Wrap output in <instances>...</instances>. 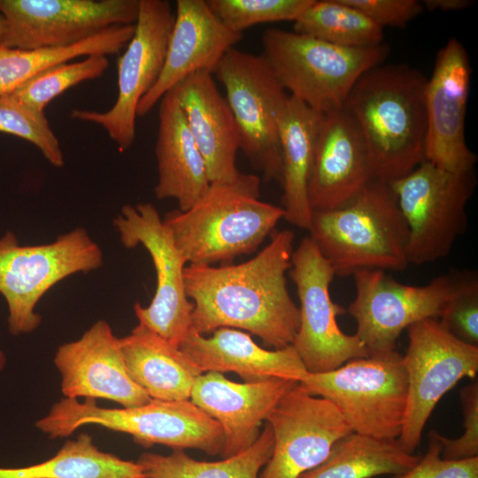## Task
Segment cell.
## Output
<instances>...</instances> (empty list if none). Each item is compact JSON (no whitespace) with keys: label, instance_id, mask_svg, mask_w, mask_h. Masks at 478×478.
Here are the masks:
<instances>
[{"label":"cell","instance_id":"cell-1","mask_svg":"<svg viewBox=\"0 0 478 478\" xmlns=\"http://www.w3.org/2000/svg\"><path fill=\"white\" fill-rule=\"evenodd\" d=\"M294 233L273 232L269 243L240 264L188 265L185 288L193 303L192 330L204 335L220 328L246 330L274 350L292 344L300 313L286 274L291 267Z\"/></svg>","mask_w":478,"mask_h":478},{"label":"cell","instance_id":"cell-2","mask_svg":"<svg viewBox=\"0 0 478 478\" xmlns=\"http://www.w3.org/2000/svg\"><path fill=\"white\" fill-rule=\"evenodd\" d=\"M427 80L407 65L380 64L351 89L344 107L361 131L376 179L391 182L425 160Z\"/></svg>","mask_w":478,"mask_h":478},{"label":"cell","instance_id":"cell-3","mask_svg":"<svg viewBox=\"0 0 478 478\" xmlns=\"http://www.w3.org/2000/svg\"><path fill=\"white\" fill-rule=\"evenodd\" d=\"M260 178L243 173L232 182H211L186 211L163 219L188 265L212 266L255 251L277 223L282 207L260 200Z\"/></svg>","mask_w":478,"mask_h":478},{"label":"cell","instance_id":"cell-4","mask_svg":"<svg viewBox=\"0 0 478 478\" xmlns=\"http://www.w3.org/2000/svg\"><path fill=\"white\" fill-rule=\"evenodd\" d=\"M308 231L337 276L410 265L408 227L389 182L382 180L374 179L341 207L312 212Z\"/></svg>","mask_w":478,"mask_h":478},{"label":"cell","instance_id":"cell-5","mask_svg":"<svg viewBox=\"0 0 478 478\" xmlns=\"http://www.w3.org/2000/svg\"><path fill=\"white\" fill-rule=\"evenodd\" d=\"M95 424L128 434L146 447L156 443L173 450L197 449L220 455L223 432L220 423L189 400L151 399L135 407L104 408L96 399L63 397L35 426L50 438L71 436L80 427Z\"/></svg>","mask_w":478,"mask_h":478},{"label":"cell","instance_id":"cell-6","mask_svg":"<svg viewBox=\"0 0 478 478\" xmlns=\"http://www.w3.org/2000/svg\"><path fill=\"white\" fill-rule=\"evenodd\" d=\"M262 46L289 95L320 114L343 108L357 81L389 53L384 44L345 47L280 28L266 29Z\"/></svg>","mask_w":478,"mask_h":478},{"label":"cell","instance_id":"cell-7","mask_svg":"<svg viewBox=\"0 0 478 478\" xmlns=\"http://www.w3.org/2000/svg\"><path fill=\"white\" fill-rule=\"evenodd\" d=\"M308 394L331 401L353 432L398 439L407 404V374L397 351L353 358L298 382Z\"/></svg>","mask_w":478,"mask_h":478},{"label":"cell","instance_id":"cell-8","mask_svg":"<svg viewBox=\"0 0 478 478\" xmlns=\"http://www.w3.org/2000/svg\"><path fill=\"white\" fill-rule=\"evenodd\" d=\"M103 264V251L82 227L54 242L21 245L12 232L0 237V294L8 306V329L13 335L28 334L41 324L35 312L42 296L55 284Z\"/></svg>","mask_w":478,"mask_h":478},{"label":"cell","instance_id":"cell-9","mask_svg":"<svg viewBox=\"0 0 478 478\" xmlns=\"http://www.w3.org/2000/svg\"><path fill=\"white\" fill-rule=\"evenodd\" d=\"M473 271L451 270L426 285L400 283L380 269L356 271V295L347 312L368 356L393 352L404 329L426 319L438 320Z\"/></svg>","mask_w":478,"mask_h":478},{"label":"cell","instance_id":"cell-10","mask_svg":"<svg viewBox=\"0 0 478 478\" xmlns=\"http://www.w3.org/2000/svg\"><path fill=\"white\" fill-rule=\"evenodd\" d=\"M389 184L408 227L409 264L447 256L466 228V205L476 185L474 169L451 172L424 160Z\"/></svg>","mask_w":478,"mask_h":478},{"label":"cell","instance_id":"cell-11","mask_svg":"<svg viewBox=\"0 0 478 478\" xmlns=\"http://www.w3.org/2000/svg\"><path fill=\"white\" fill-rule=\"evenodd\" d=\"M212 73L225 89L240 150L265 181L281 183L279 118L289 95L263 55L232 48Z\"/></svg>","mask_w":478,"mask_h":478},{"label":"cell","instance_id":"cell-12","mask_svg":"<svg viewBox=\"0 0 478 478\" xmlns=\"http://www.w3.org/2000/svg\"><path fill=\"white\" fill-rule=\"evenodd\" d=\"M113 225L126 248L142 245L147 250L156 271V291L150 305L134 306L139 324L180 348L192 330L194 308L185 288L186 259L150 203L124 205Z\"/></svg>","mask_w":478,"mask_h":478},{"label":"cell","instance_id":"cell-13","mask_svg":"<svg viewBox=\"0 0 478 478\" xmlns=\"http://www.w3.org/2000/svg\"><path fill=\"white\" fill-rule=\"evenodd\" d=\"M289 270L300 303L299 327L291 345L307 373L329 372L353 358L367 357L359 338L343 333L337 324V315L346 310L330 297L335 274L310 236L293 251Z\"/></svg>","mask_w":478,"mask_h":478},{"label":"cell","instance_id":"cell-14","mask_svg":"<svg viewBox=\"0 0 478 478\" xmlns=\"http://www.w3.org/2000/svg\"><path fill=\"white\" fill-rule=\"evenodd\" d=\"M408 347L402 355L407 374V404L398 442L412 454L439 400L464 377L478 373V346L446 331L436 319L407 328Z\"/></svg>","mask_w":478,"mask_h":478},{"label":"cell","instance_id":"cell-15","mask_svg":"<svg viewBox=\"0 0 478 478\" xmlns=\"http://www.w3.org/2000/svg\"><path fill=\"white\" fill-rule=\"evenodd\" d=\"M174 12L166 0H139L135 32L118 61V96L105 112L74 109L73 120L101 126L120 152L135 138L137 106L164 66Z\"/></svg>","mask_w":478,"mask_h":478},{"label":"cell","instance_id":"cell-16","mask_svg":"<svg viewBox=\"0 0 478 478\" xmlns=\"http://www.w3.org/2000/svg\"><path fill=\"white\" fill-rule=\"evenodd\" d=\"M139 0H0L6 28L0 46L65 48L108 27L134 24Z\"/></svg>","mask_w":478,"mask_h":478},{"label":"cell","instance_id":"cell-17","mask_svg":"<svg viewBox=\"0 0 478 478\" xmlns=\"http://www.w3.org/2000/svg\"><path fill=\"white\" fill-rule=\"evenodd\" d=\"M266 421L273 431L274 449L258 478H298L320 466L334 444L352 432L331 401L308 394L298 382Z\"/></svg>","mask_w":478,"mask_h":478},{"label":"cell","instance_id":"cell-18","mask_svg":"<svg viewBox=\"0 0 478 478\" xmlns=\"http://www.w3.org/2000/svg\"><path fill=\"white\" fill-rule=\"evenodd\" d=\"M471 66L462 42L450 38L437 52L425 89V160L451 172L474 169L477 157L466 142L465 120Z\"/></svg>","mask_w":478,"mask_h":478},{"label":"cell","instance_id":"cell-19","mask_svg":"<svg viewBox=\"0 0 478 478\" xmlns=\"http://www.w3.org/2000/svg\"><path fill=\"white\" fill-rule=\"evenodd\" d=\"M54 364L64 397L104 398L135 407L152 398L129 376L119 338L105 320L94 323L79 339L60 345Z\"/></svg>","mask_w":478,"mask_h":478},{"label":"cell","instance_id":"cell-20","mask_svg":"<svg viewBox=\"0 0 478 478\" xmlns=\"http://www.w3.org/2000/svg\"><path fill=\"white\" fill-rule=\"evenodd\" d=\"M374 179L363 135L351 112L343 106L321 114L308 183L312 211L343 206Z\"/></svg>","mask_w":478,"mask_h":478},{"label":"cell","instance_id":"cell-21","mask_svg":"<svg viewBox=\"0 0 478 478\" xmlns=\"http://www.w3.org/2000/svg\"><path fill=\"white\" fill-rule=\"evenodd\" d=\"M243 38L227 28L206 0H177L161 73L137 106L144 116L174 86L201 71L213 73L224 55Z\"/></svg>","mask_w":478,"mask_h":478},{"label":"cell","instance_id":"cell-22","mask_svg":"<svg viewBox=\"0 0 478 478\" xmlns=\"http://www.w3.org/2000/svg\"><path fill=\"white\" fill-rule=\"evenodd\" d=\"M297 382L272 378L237 383L220 373L200 374L189 400L217 420L223 432L222 459L241 453L260 435L262 422Z\"/></svg>","mask_w":478,"mask_h":478},{"label":"cell","instance_id":"cell-23","mask_svg":"<svg viewBox=\"0 0 478 478\" xmlns=\"http://www.w3.org/2000/svg\"><path fill=\"white\" fill-rule=\"evenodd\" d=\"M188 127L204 160L211 182H232L242 173L235 165L239 133L212 73H195L173 88Z\"/></svg>","mask_w":478,"mask_h":478},{"label":"cell","instance_id":"cell-24","mask_svg":"<svg viewBox=\"0 0 478 478\" xmlns=\"http://www.w3.org/2000/svg\"><path fill=\"white\" fill-rule=\"evenodd\" d=\"M181 351L202 372H234L245 382L272 378L303 381L308 374L292 345L269 351L258 345L250 334L220 328L209 337L193 330Z\"/></svg>","mask_w":478,"mask_h":478},{"label":"cell","instance_id":"cell-25","mask_svg":"<svg viewBox=\"0 0 478 478\" xmlns=\"http://www.w3.org/2000/svg\"><path fill=\"white\" fill-rule=\"evenodd\" d=\"M155 154L156 197L174 199L179 210H188L204 196L211 181L173 89L160 100Z\"/></svg>","mask_w":478,"mask_h":478},{"label":"cell","instance_id":"cell-26","mask_svg":"<svg viewBox=\"0 0 478 478\" xmlns=\"http://www.w3.org/2000/svg\"><path fill=\"white\" fill-rule=\"evenodd\" d=\"M119 341L129 376L150 398H190L192 387L202 372L180 348L140 324Z\"/></svg>","mask_w":478,"mask_h":478},{"label":"cell","instance_id":"cell-27","mask_svg":"<svg viewBox=\"0 0 478 478\" xmlns=\"http://www.w3.org/2000/svg\"><path fill=\"white\" fill-rule=\"evenodd\" d=\"M321 114L289 96L279 118L284 220L309 230L308 183Z\"/></svg>","mask_w":478,"mask_h":478},{"label":"cell","instance_id":"cell-28","mask_svg":"<svg viewBox=\"0 0 478 478\" xmlns=\"http://www.w3.org/2000/svg\"><path fill=\"white\" fill-rule=\"evenodd\" d=\"M420 456L406 452L397 439H381L351 432L339 439L328 458L298 478H372L399 475Z\"/></svg>","mask_w":478,"mask_h":478},{"label":"cell","instance_id":"cell-29","mask_svg":"<svg viewBox=\"0 0 478 478\" xmlns=\"http://www.w3.org/2000/svg\"><path fill=\"white\" fill-rule=\"evenodd\" d=\"M135 25H117L73 45L20 50L0 46V95L11 94L42 70L80 57L119 53L130 41Z\"/></svg>","mask_w":478,"mask_h":478},{"label":"cell","instance_id":"cell-30","mask_svg":"<svg viewBox=\"0 0 478 478\" xmlns=\"http://www.w3.org/2000/svg\"><path fill=\"white\" fill-rule=\"evenodd\" d=\"M0 478H146L136 461L100 451L88 434L66 441L52 458L27 466L0 467Z\"/></svg>","mask_w":478,"mask_h":478},{"label":"cell","instance_id":"cell-31","mask_svg":"<svg viewBox=\"0 0 478 478\" xmlns=\"http://www.w3.org/2000/svg\"><path fill=\"white\" fill-rule=\"evenodd\" d=\"M274 449L273 431L266 423L256 442L244 451L219 461H199L183 450L167 456L144 452L136 462L146 478H258Z\"/></svg>","mask_w":478,"mask_h":478},{"label":"cell","instance_id":"cell-32","mask_svg":"<svg viewBox=\"0 0 478 478\" xmlns=\"http://www.w3.org/2000/svg\"><path fill=\"white\" fill-rule=\"evenodd\" d=\"M293 31L345 47H374L383 41V28L345 0H313L294 21Z\"/></svg>","mask_w":478,"mask_h":478},{"label":"cell","instance_id":"cell-33","mask_svg":"<svg viewBox=\"0 0 478 478\" xmlns=\"http://www.w3.org/2000/svg\"><path fill=\"white\" fill-rule=\"evenodd\" d=\"M109 66L104 55H90L74 62L51 66L38 73L12 94L29 107L43 112L51 100L84 81L98 78Z\"/></svg>","mask_w":478,"mask_h":478},{"label":"cell","instance_id":"cell-34","mask_svg":"<svg viewBox=\"0 0 478 478\" xmlns=\"http://www.w3.org/2000/svg\"><path fill=\"white\" fill-rule=\"evenodd\" d=\"M0 132L31 143L53 166H64L59 141L44 112L29 107L12 93L0 95Z\"/></svg>","mask_w":478,"mask_h":478},{"label":"cell","instance_id":"cell-35","mask_svg":"<svg viewBox=\"0 0 478 478\" xmlns=\"http://www.w3.org/2000/svg\"><path fill=\"white\" fill-rule=\"evenodd\" d=\"M213 13L235 33L258 24L295 21L313 0H206Z\"/></svg>","mask_w":478,"mask_h":478},{"label":"cell","instance_id":"cell-36","mask_svg":"<svg viewBox=\"0 0 478 478\" xmlns=\"http://www.w3.org/2000/svg\"><path fill=\"white\" fill-rule=\"evenodd\" d=\"M441 326L459 340L478 346V276L473 271L438 319Z\"/></svg>","mask_w":478,"mask_h":478},{"label":"cell","instance_id":"cell-37","mask_svg":"<svg viewBox=\"0 0 478 478\" xmlns=\"http://www.w3.org/2000/svg\"><path fill=\"white\" fill-rule=\"evenodd\" d=\"M428 447L423 457L408 471L393 478H478V457L461 460L444 459L436 431L428 434Z\"/></svg>","mask_w":478,"mask_h":478},{"label":"cell","instance_id":"cell-38","mask_svg":"<svg viewBox=\"0 0 478 478\" xmlns=\"http://www.w3.org/2000/svg\"><path fill=\"white\" fill-rule=\"evenodd\" d=\"M464 415V433L458 438H449L436 431L442 443L441 456L444 459L461 460L478 457V383L464 387L460 391Z\"/></svg>","mask_w":478,"mask_h":478},{"label":"cell","instance_id":"cell-39","mask_svg":"<svg viewBox=\"0 0 478 478\" xmlns=\"http://www.w3.org/2000/svg\"><path fill=\"white\" fill-rule=\"evenodd\" d=\"M362 12L374 24L384 27H403L423 11L417 0H345Z\"/></svg>","mask_w":478,"mask_h":478},{"label":"cell","instance_id":"cell-40","mask_svg":"<svg viewBox=\"0 0 478 478\" xmlns=\"http://www.w3.org/2000/svg\"><path fill=\"white\" fill-rule=\"evenodd\" d=\"M423 8L434 12H456L472 6L474 2L471 0H424Z\"/></svg>","mask_w":478,"mask_h":478},{"label":"cell","instance_id":"cell-41","mask_svg":"<svg viewBox=\"0 0 478 478\" xmlns=\"http://www.w3.org/2000/svg\"><path fill=\"white\" fill-rule=\"evenodd\" d=\"M5 28H6L5 18L0 13V36L5 31Z\"/></svg>","mask_w":478,"mask_h":478},{"label":"cell","instance_id":"cell-42","mask_svg":"<svg viewBox=\"0 0 478 478\" xmlns=\"http://www.w3.org/2000/svg\"><path fill=\"white\" fill-rule=\"evenodd\" d=\"M6 364V357L5 354L0 351V370H2Z\"/></svg>","mask_w":478,"mask_h":478}]
</instances>
